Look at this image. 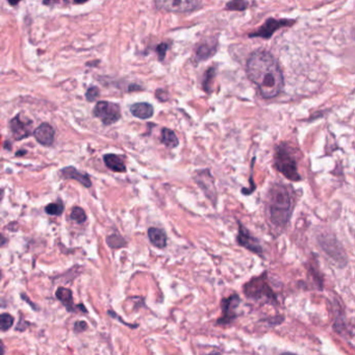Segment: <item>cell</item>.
<instances>
[{
  "label": "cell",
  "instance_id": "obj_1",
  "mask_svg": "<svg viewBox=\"0 0 355 355\" xmlns=\"http://www.w3.org/2000/svg\"><path fill=\"white\" fill-rule=\"evenodd\" d=\"M246 72L266 99L276 97L284 89V74L278 62L264 49L251 53L247 61Z\"/></svg>",
  "mask_w": 355,
  "mask_h": 355
},
{
  "label": "cell",
  "instance_id": "obj_2",
  "mask_svg": "<svg viewBox=\"0 0 355 355\" xmlns=\"http://www.w3.org/2000/svg\"><path fill=\"white\" fill-rule=\"evenodd\" d=\"M293 195L290 188L274 184L268 194L267 213L270 222L276 227H285L292 216Z\"/></svg>",
  "mask_w": 355,
  "mask_h": 355
},
{
  "label": "cell",
  "instance_id": "obj_3",
  "mask_svg": "<svg viewBox=\"0 0 355 355\" xmlns=\"http://www.w3.org/2000/svg\"><path fill=\"white\" fill-rule=\"evenodd\" d=\"M267 275V272H264L259 276H255V277L251 278L247 284H245L244 294L246 297L255 301L277 304V297H276V294L269 285Z\"/></svg>",
  "mask_w": 355,
  "mask_h": 355
},
{
  "label": "cell",
  "instance_id": "obj_4",
  "mask_svg": "<svg viewBox=\"0 0 355 355\" xmlns=\"http://www.w3.org/2000/svg\"><path fill=\"white\" fill-rule=\"evenodd\" d=\"M274 165L275 168L282 174H284L288 179L292 181H299L301 179L298 173L297 162L295 157L291 154L286 145H281L276 149Z\"/></svg>",
  "mask_w": 355,
  "mask_h": 355
},
{
  "label": "cell",
  "instance_id": "obj_5",
  "mask_svg": "<svg viewBox=\"0 0 355 355\" xmlns=\"http://www.w3.org/2000/svg\"><path fill=\"white\" fill-rule=\"evenodd\" d=\"M93 115L101 120L103 125H111L119 121L121 117V109L117 103L99 101L94 107Z\"/></svg>",
  "mask_w": 355,
  "mask_h": 355
},
{
  "label": "cell",
  "instance_id": "obj_6",
  "mask_svg": "<svg viewBox=\"0 0 355 355\" xmlns=\"http://www.w3.org/2000/svg\"><path fill=\"white\" fill-rule=\"evenodd\" d=\"M241 303V298L238 294H232L227 298H223L221 301V308H222V317L218 319V325H228L232 323L236 318H238V309Z\"/></svg>",
  "mask_w": 355,
  "mask_h": 355
},
{
  "label": "cell",
  "instance_id": "obj_7",
  "mask_svg": "<svg viewBox=\"0 0 355 355\" xmlns=\"http://www.w3.org/2000/svg\"><path fill=\"white\" fill-rule=\"evenodd\" d=\"M320 245L323 248V250L327 253V255L330 256L331 259L334 260L337 264H339L341 268L347 265L346 253L342 245L334 238H330V236H322V238L320 239Z\"/></svg>",
  "mask_w": 355,
  "mask_h": 355
},
{
  "label": "cell",
  "instance_id": "obj_8",
  "mask_svg": "<svg viewBox=\"0 0 355 355\" xmlns=\"http://www.w3.org/2000/svg\"><path fill=\"white\" fill-rule=\"evenodd\" d=\"M155 6L159 10L171 13H190L202 7L199 2L191 0H172V2H155Z\"/></svg>",
  "mask_w": 355,
  "mask_h": 355
},
{
  "label": "cell",
  "instance_id": "obj_9",
  "mask_svg": "<svg viewBox=\"0 0 355 355\" xmlns=\"http://www.w3.org/2000/svg\"><path fill=\"white\" fill-rule=\"evenodd\" d=\"M236 242H238L242 247L246 248L247 250L263 256L264 250L263 247L255 236H253L250 231L241 223H239V233L236 236Z\"/></svg>",
  "mask_w": 355,
  "mask_h": 355
},
{
  "label": "cell",
  "instance_id": "obj_10",
  "mask_svg": "<svg viewBox=\"0 0 355 355\" xmlns=\"http://www.w3.org/2000/svg\"><path fill=\"white\" fill-rule=\"evenodd\" d=\"M31 127H32V121L27 119V118L22 119L20 115L15 116L10 121V129L12 132L14 139L17 141L23 140L33 135Z\"/></svg>",
  "mask_w": 355,
  "mask_h": 355
},
{
  "label": "cell",
  "instance_id": "obj_11",
  "mask_svg": "<svg viewBox=\"0 0 355 355\" xmlns=\"http://www.w3.org/2000/svg\"><path fill=\"white\" fill-rule=\"evenodd\" d=\"M292 23H294V21H290L287 19L277 20V19H274V18H270L256 31L250 33L249 36H259V38H264V39H269L273 35V33L276 30L284 27V26H287L289 24H292Z\"/></svg>",
  "mask_w": 355,
  "mask_h": 355
},
{
  "label": "cell",
  "instance_id": "obj_12",
  "mask_svg": "<svg viewBox=\"0 0 355 355\" xmlns=\"http://www.w3.org/2000/svg\"><path fill=\"white\" fill-rule=\"evenodd\" d=\"M195 180L198 183V185L202 189V191L205 193L208 198H210L214 203L216 202L217 199V191L214 184V179L213 176L211 175V172L209 169L199 171L195 175Z\"/></svg>",
  "mask_w": 355,
  "mask_h": 355
},
{
  "label": "cell",
  "instance_id": "obj_13",
  "mask_svg": "<svg viewBox=\"0 0 355 355\" xmlns=\"http://www.w3.org/2000/svg\"><path fill=\"white\" fill-rule=\"evenodd\" d=\"M54 136H55L54 128L48 123L41 124L33 132V137L36 140V142H39L43 146L52 145L54 141Z\"/></svg>",
  "mask_w": 355,
  "mask_h": 355
},
{
  "label": "cell",
  "instance_id": "obj_14",
  "mask_svg": "<svg viewBox=\"0 0 355 355\" xmlns=\"http://www.w3.org/2000/svg\"><path fill=\"white\" fill-rule=\"evenodd\" d=\"M61 176L65 179H75L80 183H82L86 188H90L92 185V181L87 173H83L78 171L74 167H66L61 170Z\"/></svg>",
  "mask_w": 355,
  "mask_h": 355
},
{
  "label": "cell",
  "instance_id": "obj_15",
  "mask_svg": "<svg viewBox=\"0 0 355 355\" xmlns=\"http://www.w3.org/2000/svg\"><path fill=\"white\" fill-rule=\"evenodd\" d=\"M148 238L151 244L160 249H164L167 246V234L163 229L150 227L148 229Z\"/></svg>",
  "mask_w": 355,
  "mask_h": 355
},
{
  "label": "cell",
  "instance_id": "obj_16",
  "mask_svg": "<svg viewBox=\"0 0 355 355\" xmlns=\"http://www.w3.org/2000/svg\"><path fill=\"white\" fill-rule=\"evenodd\" d=\"M103 161H104L105 166L114 172L123 173L126 171V166L119 155L113 154V153L105 154L103 156Z\"/></svg>",
  "mask_w": 355,
  "mask_h": 355
},
{
  "label": "cell",
  "instance_id": "obj_17",
  "mask_svg": "<svg viewBox=\"0 0 355 355\" xmlns=\"http://www.w3.org/2000/svg\"><path fill=\"white\" fill-rule=\"evenodd\" d=\"M130 113L139 119H149L154 114L153 106L147 102H138L130 106Z\"/></svg>",
  "mask_w": 355,
  "mask_h": 355
},
{
  "label": "cell",
  "instance_id": "obj_18",
  "mask_svg": "<svg viewBox=\"0 0 355 355\" xmlns=\"http://www.w3.org/2000/svg\"><path fill=\"white\" fill-rule=\"evenodd\" d=\"M55 296L64 304V306L66 307V309L68 311H70V312L75 311L77 306L75 307V305H74L73 295H72L71 290L66 289V288H59L55 292Z\"/></svg>",
  "mask_w": 355,
  "mask_h": 355
},
{
  "label": "cell",
  "instance_id": "obj_19",
  "mask_svg": "<svg viewBox=\"0 0 355 355\" xmlns=\"http://www.w3.org/2000/svg\"><path fill=\"white\" fill-rule=\"evenodd\" d=\"M217 51L216 45H210L208 43L201 44L196 50V60L198 62L205 61L213 57Z\"/></svg>",
  "mask_w": 355,
  "mask_h": 355
},
{
  "label": "cell",
  "instance_id": "obj_20",
  "mask_svg": "<svg viewBox=\"0 0 355 355\" xmlns=\"http://www.w3.org/2000/svg\"><path fill=\"white\" fill-rule=\"evenodd\" d=\"M161 140H162V143L170 149L176 148L179 145V141H178L176 134L173 130H171L170 128H163L162 135H161Z\"/></svg>",
  "mask_w": 355,
  "mask_h": 355
},
{
  "label": "cell",
  "instance_id": "obj_21",
  "mask_svg": "<svg viewBox=\"0 0 355 355\" xmlns=\"http://www.w3.org/2000/svg\"><path fill=\"white\" fill-rule=\"evenodd\" d=\"M106 242H107L108 246L110 248H114V249H119V248L125 247V245H126V241L122 238L120 234H118V233L110 234L107 238Z\"/></svg>",
  "mask_w": 355,
  "mask_h": 355
},
{
  "label": "cell",
  "instance_id": "obj_22",
  "mask_svg": "<svg viewBox=\"0 0 355 355\" xmlns=\"http://www.w3.org/2000/svg\"><path fill=\"white\" fill-rule=\"evenodd\" d=\"M64 203L59 199L57 202L46 205L45 212L50 216H61L64 212Z\"/></svg>",
  "mask_w": 355,
  "mask_h": 355
},
{
  "label": "cell",
  "instance_id": "obj_23",
  "mask_svg": "<svg viewBox=\"0 0 355 355\" xmlns=\"http://www.w3.org/2000/svg\"><path fill=\"white\" fill-rule=\"evenodd\" d=\"M70 218H71V220L75 221L78 224H83L87 220V215H86L85 211L82 208L75 207V208H73V210L71 212Z\"/></svg>",
  "mask_w": 355,
  "mask_h": 355
},
{
  "label": "cell",
  "instance_id": "obj_24",
  "mask_svg": "<svg viewBox=\"0 0 355 355\" xmlns=\"http://www.w3.org/2000/svg\"><path fill=\"white\" fill-rule=\"evenodd\" d=\"M215 75H216V68H215V67L210 68V69L205 72L204 80H203V89H204L208 93L211 92V87H212V83H213V80H214Z\"/></svg>",
  "mask_w": 355,
  "mask_h": 355
},
{
  "label": "cell",
  "instance_id": "obj_25",
  "mask_svg": "<svg viewBox=\"0 0 355 355\" xmlns=\"http://www.w3.org/2000/svg\"><path fill=\"white\" fill-rule=\"evenodd\" d=\"M14 317L10 313H3L0 317V326H2L3 331H7L14 325Z\"/></svg>",
  "mask_w": 355,
  "mask_h": 355
},
{
  "label": "cell",
  "instance_id": "obj_26",
  "mask_svg": "<svg viewBox=\"0 0 355 355\" xmlns=\"http://www.w3.org/2000/svg\"><path fill=\"white\" fill-rule=\"evenodd\" d=\"M248 7V4L245 2H231L226 5V10L229 11H244Z\"/></svg>",
  "mask_w": 355,
  "mask_h": 355
},
{
  "label": "cell",
  "instance_id": "obj_27",
  "mask_svg": "<svg viewBox=\"0 0 355 355\" xmlns=\"http://www.w3.org/2000/svg\"><path fill=\"white\" fill-rule=\"evenodd\" d=\"M98 96H99V89L95 86L90 87L86 93V98L88 101H94L98 98Z\"/></svg>",
  "mask_w": 355,
  "mask_h": 355
},
{
  "label": "cell",
  "instance_id": "obj_28",
  "mask_svg": "<svg viewBox=\"0 0 355 355\" xmlns=\"http://www.w3.org/2000/svg\"><path fill=\"white\" fill-rule=\"evenodd\" d=\"M168 48H169V45L167 43H161L159 46L156 47V52H157V54H159L160 61H164Z\"/></svg>",
  "mask_w": 355,
  "mask_h": 355
},
{
  "label": "cell",
  "instance_id": "obj_29",
  "mask_svg": "<svg viewBox=\"0 0 355 355\" xmlns=\"http://www.w3.org/2000/svg\"><path fill=\"white\" fill-rule=\"evenodd\" d=\"M87 328H88V324H87L85 321H77V322L74 324V331H75L76 333L83 332V331H85Z\"/></svg>",
  "mask_w": 355,
  "mask_h": 355
},
{
  "label": "cell",
  "instance_id": "obj_30",
  "mask_svg": "<svg viewBox=\"0 0 355 355\" xmlns=\"http://www.w3.org/2000/svg\"><path fill=\"white\" fill-rule=\"evenodd\" d=\"M155 96H156V98H159L161 101H167V99H168V93L165 91V90H157L156 91V93H155Z\"/></svg>",
  "mask_w": 355,
  "mask_h": 355
},
{
  "label": "cell",
  "instance_id": "obj_31",
  "mask_svg": "<svg viewBox=\"0 0 355 355\" xmlns=\"http://www.w3.org/2000/svg\"><path fill=\"white\" fill-rule=\"evenodd\" d=\"M107 313L110 315V317H113V318H115V319H118V320H120V322L121 323H123V324H125V325H127V326H129V327H132V328H136V327H138V325H130V324H128V323H125L120 317H119V315H118V314H116V313H114V311L113 310H108L107 311Z\"/></svg>",
  "mask_w": 355,
  "mask_h": 355
},
{
  "label": "cell",
  "instance_id": "obj_32",
  "mask_svg": "<svg viewBox=\"0 0 355 355\" xmlns=\"http://www.w3.org/2000/svg\"><path fill=\"white\" fill-rule=\"evenodd\" d=\"M136 89H137V90H141L142 88L139 87V86H135V85H134V86L132 85V86L129 87V91H133V90H136Z\"/></svg>",
  "mask_w": 355,
  "mask_h": 355
},
{
  "label": "cell",
  "instance_id": "obj_33",
  "mask_svg": "<svg viewBox=\"0 0 355 355\" xmlns=\"http://www.w3.org/2000/svg\"><path fill=\"white\" fill-rule=\"evenodd\" d=\"M5 148L7 149V150H11V148H12V146H11V144L8 142V141H6V144H5Z\"/></svg>",
  "mask_w": 355,
  "mask_h": 355
},
{
  "label": "cell",
  "instance_id": "obj_34",
  "mask_svg": "<svg viewBox=\"0 0 355 355\" xmlns=\"http://www.w3.org/2000/svg\"><path fill=\"white\" fill-rule=\"evenodd\" d=\"M205 355H221V353L218 352V351H213V352H210V353H208Z\"/></svg>",
  "mask_w": 355,
  "mask_h": 355
},
{
  "label": "cell",
  "instance_id": "obj_35",
  "mask_svg": "<svg viewBox=\"0 0 355 355\" xmlns=\"http://www.w3.org/2000/svg\"><path fill=\"white\" fill-rule=\"evenodd\" d=\"M23 154H26V150H23V149H22V151L16 153V156H20V155H23Z\"/></svg>",
  "mask_w": 355,
  "mask_h": 355
},
{
  "label": "cell",
  "instance_id": "obj_36",
  "mask_svg": "<svg viewBox=\"0 0 355 355\" xmlns=\"http://www.w3.org/2000/svg\"><path fill=\"white\" fill-rule=\"evenodd\" d=\"M282 355H298V354H295V353H291V352H286V353H283Z\"/></svg>",
  "mask_w": 355,
  "mask_h": 355
},
{
  "label": "cell",
  "instance_id": "obj_37",
  "mask_svg": "<svg viewBox=\"0 0 355 355\" xmlns=\"http://www.w3.org/2000/svg\"><path fill=\"white\" fill-rule=\"evenodd\" d=\"M9 4H10V5H11V6H16V5H18V4H19V3H11V2H10V3H9Z\"/></svg>",
  "mask_w": 355,
  "mask_h": 355
}]
</instances>
